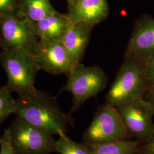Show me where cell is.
I'll return each mask as SVG.
<instances>
[{
	"label": "cell",
	"instance_id": "4",
	"mask_svg": "<svg viewBox=\"0 0 154 154\" xmlns=\"http://www.w3.org/2000/svg\"><path fill=\"white\" fill-rule=\"evenodd\" d=\"M67 75V82L62 91H67L72 94L70 114L78 110L86 100L102 91L108 82L107 75L99 66H84L81 63L74 66Z\"/></svg>",
	"mask_w": 154,
	"mask_h": 154
},
{
	"label": "cell",
	"instance_id": "15",
	"mask_svg": "<svg viewBox=\"0 0 154 154\" xmlns=\"http://www.w3.org/2000/svg\"><path fill=\"white\" fill-rule=\"evenodd\" d=\"M90 154H139V141L121 140L110 143L87 144Z\"/></svg>",
	"mask_w": 154,
	"mask_h": 154
},
{
	"label": "cell",
	"instance_id": "14",
	"mask_svg": "<svg viewBox=\"0 0 154 154\" xmlns=\"http://www.w3.org/2000/svg\"><path fill=\"white\" fill-rule=\"evenodd\" d=\"M18 7L17 15L33 23L56 11L50 0H19Z\"/></svg>",
	"mask_w": 154,
	"mask_h": 154
},
{
	"label": "cell",
	"instance_id": "19",
	"mask_svg": "<svg viewBox=\"0 0 154 154\" xmlns=\"http://www.w3.org/2000/svg\"><path fill=\"white\" fill-rule=\"evenodd\" d=\"M0 154H16L11 146L8 128L0 137Z\"/></svg>",
	"mask_w": 154,
	"mask_h": 154
},
{
	"label": "cell",
	"instance_id": "5",
	"mask_svg": "<svg viewBox=\"0 0 154 154\" xmlns=\"http://www.w3.org/2000/svg\"><path fill=\"white\" fill-rule=\"evenodd\" d=\"M128 134L116 107L106 103L95 112L83 139L87 144L110 143L127 139Z\"/></svg>",
	"mask_w": 154,
	"mask_h": 154
},
{
	"label": "cell",
	"instance_id": "6",
	"mask_svg": "<svg viewBox=\"0 0 154 154\" xmlns=\"http://www.w3.org/2000/svg\"><path fill=\"white\" fill-rule=\"evenodd\" d=\"M16 154H51L55 152L52 135L16 116L8 127Z\"/></svg>",
	"mask_w": 154,
	"mask_h": 154
},
{
	"label": "cell",
	"instance_id": "2",
	"mask_svg": "<svg viewBox=\"0 0 154 154\" xmlns=\"http://www.w3.org/2000/svg\"><path fill=\"white\" fill-rule=\"evenodd\" d=\"M149 83L143 63L125 58V60L106 95V103L117 107L143 98Z\"/></svg>",
	"mask_w": 154,
	"mask_h": 154
},
{
	"label": "cell",
	"instance_id": "18",
	"mask_svg": "<svg viewBox=\"0 0 154 154\" xmlns=\"http://www.w3.org/2000/svg\"><path fill=\"white\" fill-rule=\"evenodd\" d=\"M19 0H0V18L16 13Z\"/></svg>",
	"mask_w": 154,
	"mask_h": 154
},
{
	"label": "cell",
	"instance_id": "3",
	"mask_svg": "<svg viewBox=\"0 0 154 154\" xmlns=\"http://www.w3.org/2000/svg\"><path fill=\"white\" fill-rule=\"evenodd\" d=\"M0 63L7 77L5 87L9 92L22 96L36 89L35 78L39 70L32 55L20 50H2Z\"/></svg>",
	"mask_w": 154,
	"mask_h": 154
},
{
	"label": "cell",
	"instance_id": "20",
	"mask_svg": "<svg viewBox=\"0 0 154 154\" xmlns=\"http://www.w3.org/2000/svg\"><path fill=\"white\" fill-rule=\"evenodd\" d=\"M143 65L149 85H154V56L143 63Z\"/></svg>",
	"mask_w": 154,
	"mask_h": 154
},
{
	"label": "cell",
	"instance_id": "13",
	"mask_svg": "<svg viewBox=\"0 0 154 154\" xmlns=\"http://www.w3.org/2000/svg\"><path fill=\"white\" fill-rule=\"evenodd\" d=\"M72 22L67 14L55 11L33 23L39 39L61 40Z\"/></svg>",
	"mask_w": 154,
	"mask_h": 154
},
{
	"label": "cell",
	"instance_id": "9",
	"mask_svg": "<svg viewBox=\"0 0 154 154\" xmlns=\"http://www.w3.org/2000/svg\"><path fill=\"white\" fill-rule=\"evenodd\" d=\"M32 56L39 70L52 75L67 74L75 66L61 40L39 39Z\"/></svg>",
	"mask_w": 154,
	"mask_h": 154
},
{
	"label": "cell",
	"instance_id": "12",
	"mask_svg": "<svg viewBox=\"0 0 154 154\" xmlns=\"http://www.w3.org/2000/svg\"><path fill=\"white\" fill-rule=\"evenodd\" d=\"M94 26L84 22L72 23L61 39L75 65L82 59Z\"/></svg>",
	"mask_w": 154,
	"mask_h": 154
},
{
	"label": "cell",
	"instance_id": "11",
	"mask_svg": "<svg viewBox=\"0 0 154 154\" xmlns=\"http://www.w3.org/2000/svg\"><path fill=\"white\" fill-rule=\"evenodd\" d=\"M67 15L72 23L84 22L97 25L109 13L106 0H75L69 3Z\"/></svg>",
	"mask_w": 154,
	"mask_h": 154
},
{
	"label": "cell",
	"instance_id": "7",
	"mask_svg": "<svg viewBox=\"0 0 154 154\" xmlns=\"http://www.w3.org/2000/svg\"><path fill=\"white\" fill-rule=\"evenodd\" d=\"M33 23L16 13L0 18V48L22 50L33 55L39 41Z\"/></svg>",
	"mask_w": 154,
	"mask_h": 154
},
{
	"label": "cell",
	"instance_id": "17",
	"mask_svg": "<svg viewBox=\"0 0 154 154\" xmlns=\"http://www.w3.org/2000/svg\"><path fill=\"white\" fill-rule=\"evenodd\" d=\"M5 86L0 87V125L13 114H15L17 100Z\"/></svg>",
	"mask_w": 154,
	"mask_h": 154
},
{
	"label": "cell",
	"instance_id": "10",
	"mask_svg": "<svg viewBox=\"0 0 154 154\" xmlns=\"http://www.w3.org/2000/svg\"><path fill=\"white\" fill-rule=\"evenodd\" d=\"M154 56V19L144 18L135 25L125 58L144 63Z\"/></svg>",
	"mask_w": 154,
	"mask_h": 154
},
{
	"label": "cell",
	"instance_id": "1",
	"mask_svg": "<svg viewBox=\"0 0 154 154\" xmlns=\"http://www.w3.org/2000/svg\"><path fill=\"white\" fill-rule=\"evenodd\" d=\"M15 115L51 135H66L68 127L74 126L71 114L65 113L55 98L37 88L18 96Z\"/></svg>",
	"mask_w": 154,
	"mask_h": 154
},
{
	"label": "cell",
	"instance_id": "23",
	"mask_svg": "<svg viewBox=\"0 0 154 154\" xmlns=\"http://www.w3.org/2000/svg\"><path fill=\"white\" fill-rule=\"evenodd\" d=\"M75 1V0H67V1H68L69 3H70V2H72V1Z\"/></svg>",
	"mask_w": 154,
	"mask_h": 154
},
{
	"label": "cell",
	"instance_id": "22",
	"mask_svg": "<svg viewBox=\"0 0 154 154\" xmlns=\"http://www.w3.org/2000/svg\"><path fill=\"white\" fill-rule=\"evenodd\" d=\"M144 98L152 106L154 109V85L149 86L144 96Z\"/></svg>",
	"mask_w": 154,
	"mask_h": 154
},
{
	"label": "cell",
	"instance_id": "8",
	"mask_svg": "<svg viewBox=\"0 0 154 154\" xmlns=\"http://www.w3.org/2000/svg\"><path fill=\"white\" fill-rule=\"evenodd\" d=\"M128 132L145 142L154 134V109L144 99H137L116 107Z\"/></svg>",
	"mask_w": 154,
	"mask_h": 154
},
{
	"label": "cell",
	"instance_id": "16",
	"mask_svg": "<svg viewBox=\"0 0 154 154\" xmlns=\"http://www.w3.org/2000/svg\"><path fill=\"white\" fill-rule=\"evenodd\" d=\"M55 152L60 154H90L86 143L75 142L66 135L60 136L55 140Z\"/></svg>",
	"mask_w": 154,
	"mask_h": 154
},
{
	"label": "cell",
	"instance_id": "21",
	"mask_svg": "<svg viewBox=\"0 0 154 154\" xmlns=\"http://www.w3.org/2000/svg\"><path fill=\"white\" fill-rule=\"evenodd\" d=\"M139 154H154V134L140 146Z\"/></svg>",
	"mask_w": 154,
	"mask_h": 154
}]
</instances>
